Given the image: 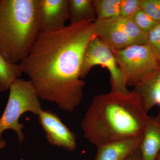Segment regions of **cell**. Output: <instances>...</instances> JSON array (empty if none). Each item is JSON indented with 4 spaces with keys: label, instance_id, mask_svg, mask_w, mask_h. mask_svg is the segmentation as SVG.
Listing matches in <instances>:
<instances>
[{
    "label": "cell",
    "instance_id": "6da1fadb",
    "mask_svg": "<svg viewBox=\"0 0 160 160\" xmlns=\"http://www.w3.org/2000/svg\"><path fill=\"white\" fill-rule=\"evenodd\" d=\"M95 37L93 22H89L40 32L29 54L20 63L40 99L69 112L79 106L85 86L80 78L83 54Z\"/></svg>",
    "mask_w": 160,
    "mask_h": 160
},
{
    "label": "cell",
    "instance_id": "7a4b0ae2",
    "mask_svg": "<svg viewBox=\"0 0 160 160\" xmlns=\"http://www.w3.org/2000/svg\"><path fill=\"white\" fill-rule=\"evenodd\" d=\"M150 118L134 92L111 91L93 98L82 129L84 137L98 147L142 135Z\"/></svg>",
    "mask_w": 160,
    "mask_h": 160
},
{
    "label": "cell",
    "instance_id": "3957f363",
    "mask_svg": "<svg viewBox=\"0 0 160 160\" xmlns=\"http://www.w3.org/2000/svg\"><path fill=\"white\" fill-rule=\"evenodd\" d=\"M40 32L37 0H0V50L8 61L26 58Z\"/></svg>",
    "mask_w": 160,
    "mask_h": 160
},
{
    "label": "cell",
    "instance_id": "277c9868",
    "mask_svg": "<svg viewBox=\"0 0 160 160\" xmlns=\"http://www.w3.org/2000/svg\"><path fill=\"white\" fill-rule=\"evenodd\" d=\"M8 102L0 118V139L7 129L16 132L20 143L24 141L22 129L24 125L19 122L21 116L26 112L38 115L42 110L40 98L31 82L22 78L16 80L10 86Z\"/></svg>",
    "mask_w": 160,
    "mask_h": 160
},
{
    "label": "cell",
    "instance_id": "5b68a950",
    "mask_svg": "<svg viewBox=\"0 0 160 160\" xmlns=\"http://www.w3.org/2000/svg\"><path fill=\"white\" fill-rule=\"evenodd\" d=\"M112 52L127 86H136L160 69L148 45L134 44L122 50Z\"/></svg>",
    "mask_w": 160,
    "mask_h": 160
},
{
    "label": "cell",
    "instance_id": "8992f818",
    "mask_svg": "<svg viewBox=\"0 0 160 160\" xmlns=\"http://www.w3.org/2000/svg\"><path fill=\"white\" fill-rule=\"evenodd\" d=\"M101 65L106 67L110 73L111 91L128 92L125 79L118 65L113 52L96 37L86 46L83 54L80 71L81 79L86 77L94 66Z\"/></svg>",
    "mask_w": 160,
    "mask_h": 160
},
{
    "label": "cell",
    "instance_id": "52a82bcc",
    "mask_svg": "<svg viewBox=\"0 0 160 160\" xmlns=\"http://www.w3.org/2000/svg\"><path fill=\"white\" fill-rule=\"evenodd\" d=\"M37 14L40 32L62 29L69 19V0H37Z\"/></svg>",
    "mask_w": 160,
    "mask_h": 160
},
{
    "label": "cell",
    "instance_id": "ba28073f",
    "mask_svg": "<svg viewBox=\"0 0 160 160\" xmlns=\"http://www.w3.org/2000/svg\"><path fill=\"white\" fill-rule=\"evenodd\" d=\"M38 116L48 142L69 151H74L76 148V136L57 113L51 110H42Z\"/></svg>",
    "mask_w": 160,
    "mask_h": 160
},
{
    "label": "cell",
    "instance_id": "9c48e42d",
    "mask_svg": "<svg viewBox=\"0 0 160 160\" xmlns=\"http://www.w3.org/2000/svg\"><path fill=\"white\" fill-rule=\"evenodd\" d=\"M93 30L96 37L112 51L122 50L134 44L109 19H97L93 22Z\"/></svg>",
    "mask_w": 160,
    "mask_h": 160
},
{
    "label": "cell",
    "instance_id": "30bf717a",
    "mask_svg": "<svg viewBox=\"0 0 160 160\" xmlns=\"http://www.w3.org/2000/svg\"><path fill=\"white\" fill-rule=\"evenodd\" d=\"M143 135L98 147L94 160H126L140 148Z\"/></svg>",
    "mask_w": 160,
    "mask_h": 160
},
{
    "label": "cell",
    "instance_id": "8fae6325",
    "mask_svg": "<svg viewBox=\"0 0 160 160\" xmlns=\"http://www.w3.org/2000/svg\"><path fill=\"white\" fill-rule=\"evenodd\" d=\"M132 91L138 96L147 113L156 105L160 106V69L135 86Z\"/></svg>",
    "mask_w": 160,
    "mask_h": 160
},
{
    "label": "cell",
    "instance_id": "7c38bea8",
    "mask_svg": "<svg viewBox=\"0 0 160 160\" xmlns=\"http://www.w3.org/2000/svg\"><path fill=\"white\" fill-rule=\"evenodd\" d=\"M143 160H155L160 152V122L150 118L140 146Z\"/></svg>",
    "mask_w": 160,
    "mask_h": 160
},
{
    "label": "cell",
    "instance_id": "4fadbf2b",
    "mask_svg": "<svg viewBox=\"0 0 160 160\" xmlns=\"http://www.w3.org/2000/svg\"><path fill=\"white\" fill-rule=\"evenodd\" d=\"M70 24L94 22L97 19L92 0H69Z\"/></svg>",
    "mask_w": 160,
    "mask_h": 160
},
{
    "label": "cell",
    "instance_id": "5bb4252c",
    "mask_svg": "<svg viewBox=\"0 0 160 160\" xmlns=\"http://www.w3.org/2000/svg\"><path fill=\"white\" fill-rule=\"evenodd\" d=\"M23 72L22 66L20 63L9 62L0 50V92L9 90L12 84L19 78Z\"/></svg>",
    "mask_w": 160,
    "mask_h": 160
},
{
    "label": "cell",
    "instance_id": "9a60e30c",
    "mask_svg": "<svg viewBox=\"0 0 160 160\" xmlns=\"http://www.w3.org/2000/svg\"><path fill=\"white\" fill-rule=\"evenodd\" d=\"M109 19L115 26L123 30L134 44L148 45L147 35L138 27L131 18L119 16Z\"/></svg>",
    "mask_w": 160,
    "mask_h": 160
},
{
    "label": "cell",
    "instance_id": "2e32d148",
    "mask_svg": "<svg viewBox=\"0 0 160 160\" xmlns=\"http://www.w3.org/2000/svg\"><path fill=\"white\" fill-rule=\"evenodd\" d=\"M97 19H108L120 16L122 0H92Z\"/></svg>",
    "mask_w": 160,
    "mask_h": 160
},
{
    "label": "cell",
    "instance_id": "e0dca14e",
    "mask_svg": "<svg viewBox=\"0 0 160 160\" xmlns=\"http://www.w3.org/2000/svg\"><path fill=\"white\" fill-rule=\"evenodd\" d=\"M131 18L138 27L147 35L160 24V22L152 19L141 9Z\"/></svg>",
    "mask_w": 160,
    "mask_h": 160
},
{
    "label": "cell",
    "instance_id": "ac0fdd59",
    "mask_svg": "<svg viewBox=\"0 0 160 160\" xmlns=\"http://www.w3.org/2000/svg\"><path fill=\"white\" fill-rule=\"evenodd\" d=\"M148 45L154 55L160 69V24L147 35Z\"/></svg>",
    "mask_w": 160,
    "mask_h": 160
},
{
    "label": "cell",
    "instance_id": "d6986e66",
    "mask_svg": "<svg viewBox=\"0 0 160 160\" xmlns=\"http://www.w3.org/2000/svg\"><path fill=\"white\" fill-rule=\"evenodd\" d=\"M140 7L146 14L160 22V0H141Z\"/></svg>",
    "mask_w": 160,
    "mask_h": 160
},
{
    "label": "cell",
    "instance_id": "ffe728a7",
    "mask_svg": "<svg viewBox=\"0 0 160 160\" xmlns=\"http://www.w3.org/2000/svg\"><path fill=\"white\" fill-rule=\"evenodd\" d=\"M141 0H122L120 16L132 18L141 9Z\"/></svg>",
    "mask_w": 160,
    "mask_h": 160
},
{
    "label": "cell",
    "instance_id": "44dd1931",
    "mask_svg": "<svg viewBox=\"0 0 160 160\" xmlns=\"http://www.w3.org/2000/svg\"><path fill=\"white\" fill-rule=\"evenodd\" d=\"M126 160H143L140 148L128 157Z\"/></svg>",
    "mask_w": 160,
    "mask_h": 160
},
{
    "label": "cell",
    "instance_id": "7402d4cb",
    "mask_svg": "<svg viewBox=\"0 0 160 160\" xmlns=\"http://www.w3.org/2000/svg\"><path fill=\"white\" fill-rule=\"evenodd\" d=\"M6 142L5 140L0 139V150L4 149L6 146Z\"/></svg>",
    "mask_w": 160,
    "mask_h": 160
},
{
    "label": "cell",
    "instance_id": "603a6c76",
    "mask_svg": "<svg viewBox=\"0 0 160 160\" xmlns=\"http://www.w3.org/2000/svg\"><path fill=\"white\" fill-rule=\"evenodd\" d=\"M160 109L159 111L158 112V114L154 118L157 121H158V122H160V106H159Z\"/></svg>",
    "mask_w": 160,
    "mask_h": 160
},
{
    "label": "cell",
    "instance_id": "cb8c5ba5",
    "mask_svg": "<svg viewBox=\"0 0 160 160\" xmlns=\"http://www.w3.org/2000/svg\"><path fill=\"white\" fill-rule=\"evenodd\" d=\"M155 160H160V152H159Z\"/></svg>",
    "mask_w": 160,
    "mask_h": 160
}]
</instances>
